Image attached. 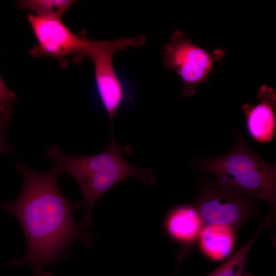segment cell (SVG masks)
<instances>
[{
    "instance_id": "obj_1",
    "label": "cell",
    "mask_w": 276,
    "mask_h": 276,
    "mask_svg": "<svg viewBox=\"0 0 276 276\" xmlns=\"http://www.w3.org/2000/svg\"><path fill=\"white\" fill-rule=\"evenodd\" d=\"M23 178L22 189L13 202H3V209L20 223L26 240V250L20 258L11 260V265L27 264L34 274L64 257L68 245L80 239L92 246L93 236L83 232L73 218L83 201H73L61 191L57 182L61 173L54 166L45 172L33 170L22 162L15 165Z\"/></svg>"
},
{
    "instance_id": "obj_2",
    "label": "cell",
    "mask_w": 276,
    "mask_h": 276,
    "mask_svg": "<svg viewBox=\"0 0 276 276\" xmlns=\"http://www.w3.org/2000/svg\"><path fill=\"white\" fill-rule=\"evenodd\" d=\"M130 146L117 144L113 136L107 148L98 154L73 156L62 152L56 145L46 150L45 156L52 159L60 172L67 173L78 183L85 209L80 225L87 228L91 223L92 209L99 198L116 185L130 178H137L143 184L154 183L153 171L130 164L125 155L131 153Z\"/></svg>"
},
{
    "instance_id": "obj_3",
    "label": "cell",
    "mask_w": 276,
    "mask_h": 276,
    "mask_svg": "<svg viewBox=\"0 0 276 276\" xmlns=\"http://www.w3.org/2000/svg\"><path fill=\"white\" fill-rule=\"evenodd\" d=\"M236 140L233 150L219 157L204 159L201 167L235 194L262 199L274 206L275 167L250 150L241 135L236 134Z\"/></svg>"
},
{
    "instance_id": "obj_4",
    "label": "cell",
    "mask_w": 276,
    "mask_h": 276,
    "mask_svg": "<svg viewBox=\"0 0 276 276\" xmlns=\"http://www.w3.org/2000/svg\"><path fill=\"white\" fill-rule=\"evenodd\" d=\"M145 40L143 35L109 41L89 40L83 50V58L89 57L93 61L97 91L112 131L114 116L127 99V93L114 67L113 56L118 51L140 46Z\"/></svg>"
},
{
    "instance_id": "obj_5",
    "label": "cell",
    "mask_w": 276,
    "mask_h": 276,
    "mask_svg": "<svg viewBox=\"0 0 276 276\" xmlns=\"http://www.w3.org/2000/svg\"><path fill=\"white\" fill-rule=\"evenodd\" d=\"M225 52L222 49L208 52L194 44L180 30L175 31L163 48L164 65L175 71L183 82L182 95L196 93L198 84L205 82L216 61H221Z\"/></svg>"
},
{
    "instance_id": "obj_6",
    "label": "cell",
    "mask_w": 276,
    "mask_h": 276,
    "mask_svg": "<svg viewBox=\"0 0 276 276\" xmlns=\"http://www.w3.org/2000/svg\"><path fill=\"white\" fill-rule=\"evenodd\" d=\"M37 43L30 51L35 58L48 56L67 67L71 59L79 63L88 41L85 31L74 33L61 19L41 17L30 13L27 16Z\"/></svg>"
},
{
    "instance_id": "obj_7",
    "label": "cell",
    "mask_w": 276,
    "mask_h": 276,
    "mask_svg": "<svg viewBox=\"0 0 276 276\" xmlns=\"http://www.w3.org/2000/svg\"><path fill=\"white\" fill-rule=\"evenodd\" d=\"M197 211L205 225L232 227L244 220L248 208L240 195L218 183L204 190L199 200Z\"/></svg>"
},
{
    "instance_id": "obj_8",
    "label": "cell",
    "mask_w": 276,
    "mask_h": 276,
    "mask_svg": "<svg viewBox=\"0 0 276 276\" xmlns=\"http://www.w3.org/2000/svg\"><path fill=\"white\" fill-rule=\"evenodd\" d=\"M260 101L256 106L244 105L247 117V128L250 135L259 143L269 142L273 138L275 127L274 89L264 85L258 92Z\"/></svg>"
},
{
    "instance_id": "obj_9",
    "label": "cell",
    "mask_w": 276,
    "mask_h": 276,
    "mask_svg": "<svg viewBox=\"0 0 276 276\" xmlns=\"http://www.w3.org/2000/svg\"><path fill=\"white\" fill-rule=\"evenodd\" d=\"M231 227L205 225L199 233L201 246L205 254L215 260H221L231 252L234 245Z\"/></svg>"
},
{
    "instance_id": "obj_10",
    "label": "cell",
    "mask_w": 276,
    "mask_h": 276,
    "mask_svg": "<svg viewBox=\"0 0 276 276\" xmlns=\"http://www.w3.org/2000/svg\"><path fill=\"white\" fill-rule=\"evenodd\" d=\"M202 221L197 211L191 207H181L169 216L167 228L170 236L180 242H188L198 235Z\"/></svg>"
},
{
    "instance_id": "obj_11",
    "label": "cell",
    "mask_w": 276,
    "mask_h": 276,
    "mask_svg": "<svg viewBox=\"0 0 276 276\" xmlns=\"http://www.w3.org/2000/svg\"><path fill=\"white\" fill-rule=\"evenodd\" d=\"M272 214L269 213L251 238L237 252L207 276H254L244 273L246 260L249 251L259 234L266 226L271 224Z\"/></svg>"
},
{
    "instance_id": "obj_12",
    "label": "cell",
    "mask_w": 276,
    "mask_h": 276,
    "mask_svg": "<svg viewBox=\"0 0 276 276\" xmlns=\"http://www.w3.org/2000/svg\"><path fill=\"white\" fill-rule=\"evenodd\" d=\"M75 2L72 0H22L18 2V5L21 9L31 10L38 16L61 19Z\"/></svg>"
},
{
    "instance_id": "obj_13",
    "label": "cell",
    "mask_w": 276,
    "mask_h": 276,
    "mask_svg": "<svg viewBox=\"0 0 276 276\" xmlns=\"http://www.w3.org/2000/svg\"><path fill=\"white\" fill-rule=\"evenodd\" d=\"M12 113V105L0 109V155L10 154L13 147L7 143L6 135Z\"/></svg>"
},
{
    "instance_id": "obj_14",
    "label": "cell",
    "mask_w": 276,
    "mask_h": 276,
    "mask_svg": "<svg viewBox=\"0 0 276 276\" xmlns=\"http://www.w3.org/2000/svg\"><path fill=\"white\" fill-rule=\"evenodd\" d=\"M17 100L16 94L6 86L0 76V109L12 105Z\"/></svg>"
},
{
    "instance_id": "obj_15",
    "label": "cell",
    "mask_w": 276,
    "mask_h": 276,
    "mask_svg": "<svg viewBox=\"0 0 276 276\" xmlns=\"http://www.w3.org/2000/svg\"><path fill=\"white\" fill-rule=\"evenodd\" d=\"M34 276H51V275L48 273L44 272L43 271H42L38 273L34 274Z\"/></svg>"
}]
</instances>
